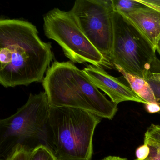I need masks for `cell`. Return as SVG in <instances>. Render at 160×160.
Masks as SVG:
<instances>
[{
	"label": "cell",
	"instance_id": "1",
	"mask_svg": "<svg viewBox=\"0 0 160 160\" xmlns=\"http://www.w3.org/2000/svg\"><path fill=\"white\" fill-rule=\"evenodd\" d=\"M38 33L28 21L0 20V84L4 88L42 82L54 55L51 43Z\"/></svg>",
	"mask_w": 160,
	"mask_h": 160
},
{
	"label": "cell",
	"instance_id": "2",
	"mask_svg": "<svg viewBox=\"0 0 160 160\" xmlns=\"http://www.w3.org/2000/svg\"><path fill=\"white\" fill-rule=\"evenodd\" d=\"M42 82L51 106L78 108L109 120L118 112V105L71 61L53 62Z\"/></svg>",
	"mask_w": 160,
	"mask_h": 160
},
{
	"label": "cell",
	"instance_id": "3",
	"mask_svg": "<svg viewBox=\"0 0 160 160\" xmlns=\"http://www.w3.org/2000/svg\"><path fill=\"white\" fill-rule=\"evenodd\" d=\"M101 118L67 107H50L47 146L59 160H91L94 131Z\"/></svg>",
	"mask_w": 160,
	"mask_h": 160
},
{
	"label": "cell",
	"instance_id": "4",
	"mask_svg": "<svg viewBox=\"0 0 160 160\" xmlns=\"http://www.w3.org/2000/svg\"><path fill=\"white\" fill-rule=\"evenodd\" d=\"M112 66L147 80L160 73L156 50L139 31L120 13L114 11Z\"/></svg>",
	"mask_w": 160,
	"mask_h": 160
},
{
	"label": "cell",
	"instance_id": "5",
	"mask_svg": "<svg viewBox=\"0 0 160 160\" xmlns=\"http://www.w3.org/2000/svg\"><path fill=\"white\" fill-rule=\"evenodd\" d=\"M50 106L45 92L31 93L27 102L13 115L0 121L1 155L6 159L17 144L31 141L46 145L47 124ZM47 146V145H46Z\"/></svg>",
	"mask_w": 160,
	"mask_h": 160
},
{
	"label": "cell",
	"instance_id": "6",
	"mask_svg": "<svg viewBox=\"0 0 160 160\" xmlns=\"http://www.w3.org/2000/svg\"><path fill=\"white\" fill-rule=\"evenodd\" d=\"M43 20L45 36L57 42L71 62L110 68L103 56L85 36L70 11L54 8L44 16Z\"/></svg>",
	"mask_w": 160,
	"mask_h": 160
},
{
	"label": "cell",
	"instance_id": "7",
	"mask_svg": "<svg viewBox=\"0 0 160 160\" xmlns=\"http://www.w3.org/2000/svg\"><path fill=\"white\" fill-rule=\"evenodd\" d=\"M112 0H77L70 11L85 36L109 67L113 42Z\"/></svg>",
	"mask_w": 160,
	"mask_h": 160
},
{
	"label": "cell",
	"instance_id": "8",
	"mask_svg": "<svg viewBox=\"0 0 160 160\" xmlns=\"http://www.w3.org/2000/svg\"><path fill=\"white\" fill-rule=\"evenodd\" d=\"M91 81L105 92L114 103L132 101L147 104L148 103L138 96L130 87L127 86L118 78L107 72L103 68L94 65H88L83 70Z\"/></svg>",
	"mask_w": 160,
	"mask_h": 160
},
{
	"label": "cell",
	"instance_id": "9",
	"mask_svg": "<svg viewBox=\"0 0 160 160\" xmlns=\"http://www.w3.org/2000/svg\"><path fill=\"white\" fill-rule=\"evenodd\" d=\"M120 13L139 31L156 50L160 40V12L146 6Z\"/></svg>",
	"mask_w": 160,
	"mask_h": 160
},
{
	"label": "cell",
	"instance_id": "10",
	"mask_svg": "<svg viewBox=\"0 0 160 160\" xmlns=\"http://www.w3.org/2000/svg\"><path fill=\"white\" fill-rule=\"evenodd\" d=\"M114 67L122 74L130 88L139 97L148 103H157L153 91L147 80L125 72L118 65H115Z\"/></svg>",
	"mask_w": 160,
	"mask_h": 160
},
{
	"label": "cell",
	"instance_id": "11",
	"mask_svg": "<svg viewBox=\"0 0 160 160\" xmlns=\"http://www.w3.org/2000/svg\"><path fill=\"white\" fill-rule=\"evenodd\" d=\"M29 160H59L48 146L41 144L31 150Z\"/></svg>",
	"mask_w": 160,
	"mask_h": 160
},
{
	"label": "cell",
	"instance_id": "12",
	"mask_svg": "<svg viewBox=\"0 0 160 160\" xmlns=\"http://www.w3.org/2000/svg\"><path fill=\"white\" fill-rule=\"evenodd\" d=\"M113 9L120 13H126L146 7L137 0H112Z\"/></svg>",
	"mask_w": 160,
	"mask_h": 160
},
{
	"label": "cell",
	"instance_id": "13",
	"mask_svg": "<svg viewBox=\"0 0 160 160\" xmlns=\"http://www.w3.org/2000/svg\"><path fill=\"white\" fill-rule=\"evenodd\" d=\"M31 150V148L28 146L17 144L4 160H29Z\"/></svg>",
	"mask_w": 160,
	"mask_h": 160
},
{
	"label": "cell",
	"instance_id": "14",
	"mask_svg": "<svg viewBox=\"0 0 160 160\" xmlns=\"http://www.w3.org/2000/svg\"><path fill=\"white\" fill-rule=\"evenodd\" d=\"M152 143L160 145V125L151 124L144 136V143Z\"/></svg>",
	"mask_w": 160,
	"mask_h": 160
},
{
	"label": "cell",
	"instance_id": "15",
	"mask_svg": "<svg viewBox=\"0 0 160 160\" xmlns=\"http://www.w3.org/2000/svg\"><path fill=\"white\" fill-rule=\"evenodd\" d=\"M150 152V148L148 144L144 143L136 150V156L138 160H145L148 158Z\"/></svg>",
	"mask_w": 160,
	"mask_h": 160
},
{
	"label": "cell",
	"instance_id": "16",
	"mask_svg": "<svg viewBox=\"0 0 160 160\" xmlns=\"http://www.w3.org/2000/svg\"><path fill=\"white\" fill-rule=\"evenodd\" d=\"M145 144H148L150 148L149 155L145 160H160V145L152 143Z\"/></svg>",
	"mask_w": 160,
	"mask_h": 160
},
{
	"label": "cell",
	"instance_id": "17",
	"mask_svg": "<svg viewBox=\"0 0 160 160\" xmlns=\"http://www.w3.org/2000/svg\"><path fill=\"white\" fill-rule=\"evenodd\" d=\"M147 81L148 82L153 91L157 103L160 105V82L151 78H149Z\"/></svg>",
	"mask_w": 160,
	"mask_h": 160
},
{
	"label": "cell",
	"instance_id": "18",
	"mask_svg": "<svg viewBox=\"0 0 160 160\" xmlns=\"http://www.w3.org/2000/svg\"><path fill=\"white\" fill-rule=\"evenodd\" d=\"M146 6L160 12V0H137Z\"/></svg>",
	"mask_w": 160,
	"mask_h": 160
},
{
	"label": "cell",
	"instance_id": "19",
	"mask_svg": "<svg viewBox=\"0 0 160 160\" xmlns=\"http://www.w3.org/2000/svg\"><path fill=\"white\" fill-rule=\"evenodd\" d=\"M145 108L150 114L160 113V105L157 103H148L145 104Z\"/></svg>",
	"mask_w": 160,
	"mask_h": 160
},
{
	"label": "cell",
	"instance_id": "20",
	"mask_svg": "<svg viewBox=\"0 0 160 160\" xmlns=\"http://www.w3.org/2000/svg\"><path fill=\"white\" fill-rule=\"evenodd\" d=\"M100 160H127V159L125 158L119 157V156H108Z\"/></svg>",
	"mask_w": 160,
	"mask_h": 160
},
{
	"label": "cell",
	"instance_id": "21",
	"mask_svg": "<svg viewBox=\"0 0 160 160\" xmlns=\"http://www.w3.org/2000/svg\"><path fill=\"white\" fill-rule=\"evenodd\" d=\"M152 78L160 82V73H159L152 74L149 78Z\"/></svg>",
	"mask_w": 160,
	"mask_h": 160
},
{
	"label": "cell",
	"instance_id": "22",
	"mask_svg": "<svg viewBox=\"0 0 160 160\" xmlns=\"http://www.w3.org/2000/svg\"><path fill=\"white\" fill-rule=\"evenodd\" d=\"M156 51L158 52L159 54L160 55V40L158 42V46H157V48H156Z\"/></svg>",
	"mask_w": 160,
	"mask_h": 160
},
{
	"label": "cell",
	"instance_id": "23",
	"mask_svg": "<svg viewBox=\"0 0 160 160\" xmlns=\"http://www.w3.org/2000/svg\"><path fill=\"white\" fill-rule=\"evenodd\" d=\"M138 160V159H136V160Z\"/></svg>",
	"mask_w": 160,
	"mask_h": 160
}]
</instances>
